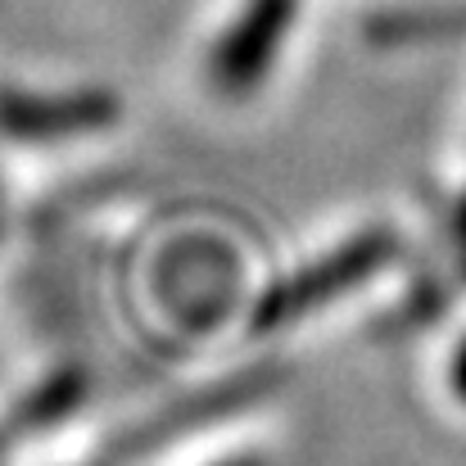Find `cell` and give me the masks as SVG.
Masks as SVG:
<instances>
[{"mask_svg":"<svg viewBox=\"0 0 466 466\" xmlns=\"http://www.w3.org/2000/svg\"><path fill=\"white\" fill-rule=\"evenodd\" d=\"M295 18V0H249L245 14L222 32L208 73L227 96H245L263 82L272 55L281 50V36Z\"/></svg>","mask_w":466,"mask_h":466,"instance_id":"1","label":"cell"},{"mask_svg":"<svg viewBox=\"0 0 466 466\" xmlns=\"http://www.w3.org/2000/svg\"><path fill=\"white\" fill-rule=\"evenodd\" d=\"M118 105L105 91H73V96H32V91H0V132L14 141H55L109 127Z\"/></svg>","mask_w":466,"mask_h":466,"instance_id":"2","label":"cell"},{"mask_svg":"<svg viewBox=\"0 0 466 466\" xmlns=\"http://www.w3.org/2000/svg\"><path fill=\"white\" fill-rule=\"evenodd\" d=\"M458 390H462V399H466V353H462V362H458Z\"/></svg>","mask_w":466,"mask_h":466,"instance_id":"3","label":"cell"},{"mask_svg":"<svg viewBox=\"0 0 466 466\" xmlns=\"http://www.w3.org/2000/svg\"><path fill=\"white\" fill-rule=\"evenodd\" d=\"M222 466H258V462H249V458H240V462H222Z\"/></svg>","mask_w":466,"mask_h":466,"instance_id":"4","label":"cell"}]
</instances>
